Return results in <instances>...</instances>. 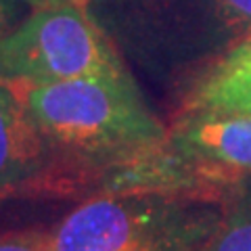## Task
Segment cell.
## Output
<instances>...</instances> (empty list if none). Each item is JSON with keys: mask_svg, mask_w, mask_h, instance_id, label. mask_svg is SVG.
Masks as SVG:
<instances>
[{"mask_svg": "<svg viewBox=\"0 0 251 251\" xmlns=\"http://www.w3.org/2000/svg\"><path fill=\"white\" fill-rule=\"evenodd\" d=\"M13 86L59 159L82 182H100L157 151L168 138V128L149 109L130 72Z\"/></svg>", "mask_w": 251, "mask_h": 251, "instance_id": "cell-1", "label": "cell"}, {"mask_svg": "<svg viewBox=\"0 0 251 251\" xmlns=\"http://www.w3.org/2000/svg\"><path fill=\"white\" fill-rule=\"evenodd\" d=\"M122 57L159 74L214 65L251 36V0H88Z\"/></svg>", "mask_w": 251, "mask_h": 251, "instance_id": "cell-2", "label": "cell"}, {"mask_svg": "<svg viewBox=\"0 0 251 251\" xmlns=\"http://www.w3.org/2000/svg\"><path fill=\"white\" fill-rule=\"evenodd\" d=\"M251 176V115L182 111L157 151L99 182L107 195L182 197Z\"/></svg>", "mask_w": 251, "mask_h": 251, "instance_id": "cell-3", "label": "cell"}, {"mask_svg": "<svg viewBox=\"0 0 251 251\" xmlns=\"http://www.w3.org/2000/svg\"><path fill=\"white\" fill-rule=\"evenodd\" d=\"M128 72L88 0L34 9L0 44V80L11 84L42 86Z\"/></svg>", "mask_w": 251, "mask_h": 251, "instance_id": "cell-4", "label": "cell"}, {"mask_svg": "<svg viewBox=\"0 0 251 251\" xmlns=\"http://www.w3.org/2000/svg\"><path fill=\"white\" fill-rule=\"evenodd\" d=\"M151 195H107L80 203L36 234L46 251H166L174 247L178 226Z\"/></svg>", "mask_w": 251, "mask_h": 251, "instance_id": "cell-5", "label": "cell"}, {"mask_svg": "<svg viewBox=\"0 0 251 251\" xmlns=\"http://www.w3.org/2000/svg\"><path fill=\"white\" fill-rule=\"evenodd\" d=\"M82 184L59 159L15 86L0 80V197L67 193Z\"/></svg>", "mask_w": 251, "mask_h": 251, "instance_id": "cell-6", "label": "cell"}, {"mask_svg": "<svg viewBox=\"0 0 251 251\" xmlns=\"http://www.w3.org/2000/svg\"><path fill=\"white\" fill-rule=\"evenodd\" d=\"M182 111L251 115V57L224 54L197 77Z\"/></svg>", "mask_w": 251, "mask_h": 251, "instance_id": "cell-7", "label": "cell"}, {"mask_svg": "<svg viewBox=\"0 0 251 251\" xmlns=\"http://www.w3.org/2000/svg\"><path fill=\"white\" fill-rule=\"evenodd\" d=\"M172 251H251V205L199 226H180Z\"/></svg>", "mask_w": 251, "mask_h": 251, "instance_id": "cell-8", "label": "cell"}, {"mask_svg": "<svg viewBox=\"0 0 251 251\" xmlns=\"http://www.w3.org/2000/svg\"><path fill=\"white\" fill-rule=\"evenodd\" d=\"M19 0H0V44L19 25Z\"/></svg>", "mask_w": 251, "mask_h": 251, "instance_id": "cell-9", "label": "cell"}, {"mask_svg": "<svg viewBox=\"0 0 251 251\" xmlns=\"http://www.w3.org/2000/svg\"><path fill=\"white\" fill-rule=\"evenodd\" d=\"M0 251H46L36 234H0Z\"/></svg>", "mask_w": 251, "mask_h": 251, "instance_id": "cell-10", "label": "cell"}, {"mask_svg": "<svg viewBox=\"0 0 251 251\" xmlns=\"http://www.w3.org/2000/svg\"><path fill=\"white\" fill-rule=\"evenodd\" d=\"M19 2L29 4L31 9H46V6H59L69 2H84V0H19Z\"/></svg>", "mask_w": 251, "mask_h": 251, "instance_id": "cell-11", "label": "cell"}, {"mask_svg": "<svg viewBox=\"0 0 251 251\" xmlns=\"http://www.w3.org/2000/svg\"><path fill=\"white\" fill-rule=\"evenodd\" d=\"M228 54V52H226ZM230 54H239V57H251V36H247L241 44H237L234 49L230 50Z\"/></svg>", "mask_w": 251, "mask_h": 251, "instance_id": "cell-12", "label": "cell"}]
</instances>
